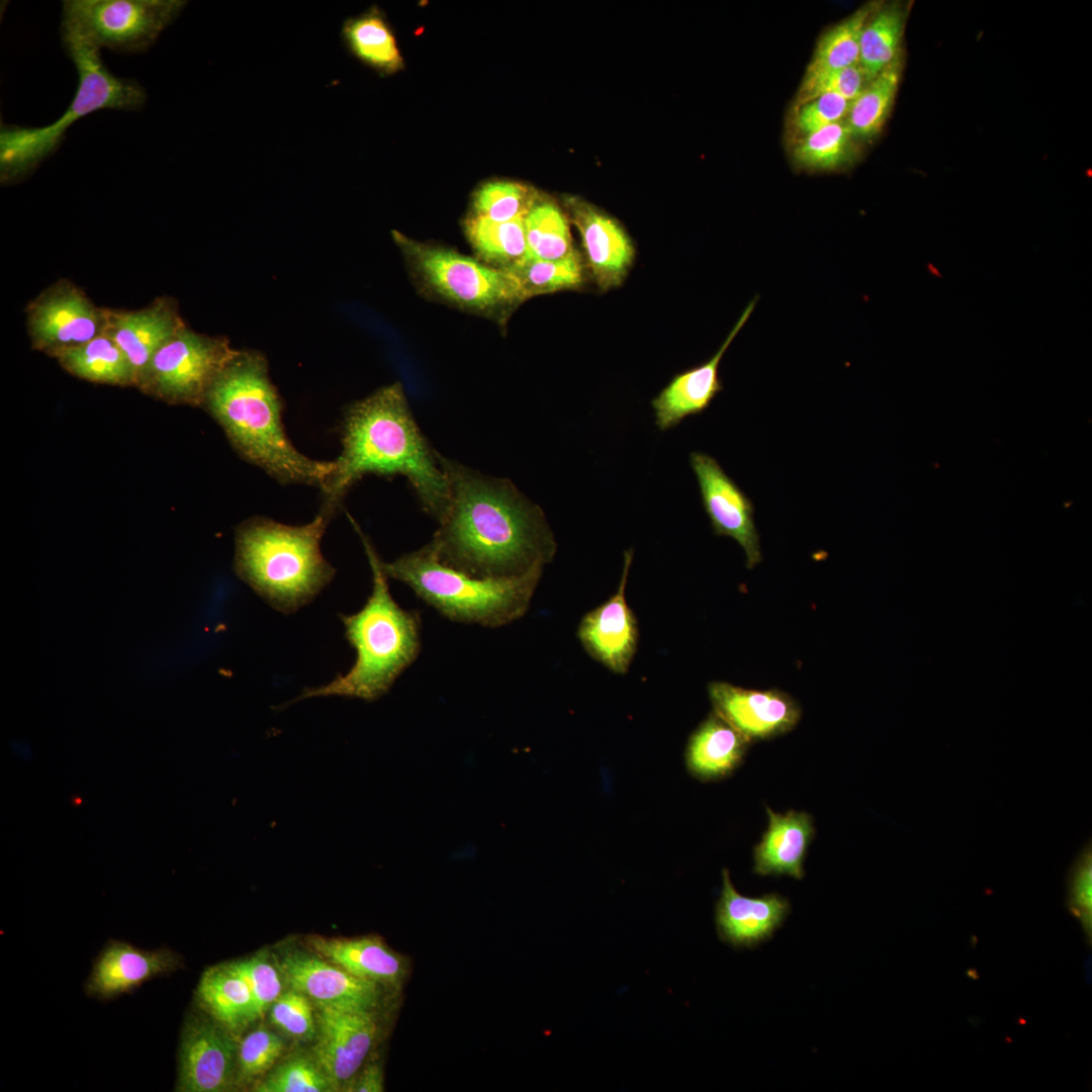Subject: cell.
Segmentation results:
<instances>
[{"instance_id":"cell-1","label":"cell","mask_w":1092,"mask_h":1092,"mask_svg":"<svg viewBox=\"0 0 1092 1092\" xmlns=\"http://www.w3.org/2000/svg\"><path fill=\"white\" fill-rule=\"evenodd\" d=\"M450 503L427 544L444 565L480 578L522 575L557 550L542 509L507 478L479 473L438 453Z\"/></svg>"},{"instance_id":"cell-2","label":"cell","mask_w":1092,"mask_h":1092,"mask_svg":"<svg viewBox=\"0 0 1092 1092\" xmlns=\"http://www.w3.org/2000/svg\"><path fill=\"white\" fill-rule=\"evenodd\" d=\"M342 452L321 487L322 508L336 514L347 491L365 474L407 478L422 509L437 522L447 512L450 490L434 451L410 410L402 384L383 386L354 402L342 426Z\"/></svg>"},{"instance_id":"cell-3","label":"cell","mask_w":1092,"mask_h":1092,"mask_svg":"<svg viewBox=\"0 0 1092 1092\" xmlns=\"http://www.w3.org/2000/svg\"><path fill=\"white\" fill-rule=\"evenodd\" d=\"M202 406L243 458L283 484L322 487L334 468V461L310 459L289 441L281 397L270 380L266 357L256 350H238Z\"/></svg>"},{"instance_id":"cell-4","label":"cell","mask_w":1092,"mask_h":1092,"mask_svg":"<svg viewBox=\"0 0 1092 1092\" xmlns=\"http://www.w3.org/2000/svg\"><path fill=\"white\" fill-rule=\"evenodd\" d=\"M372 571V593L363 608L352 615H340L345 637L356 650V660L346 674H338L327 685L305 688L289 702L339 696L373 702L384 696L396 678L418 658L421 651V617L403 610L391 597L381 559L358 525Z\"/></svg>"},{"instance_id":"cell-5","label":"cell","mask_w":1092,"mask_h":1092,"mask_svg":"<svg viewBox=\"0 0 1092 1092\" xmlns=\"http://www.w3.org/2000/svg\"><path fill=\"white\" fill-rule=\"evenodd\" d=\"M335 516L323 509L308 524L289 526L255 517L236 529L234 571L272 608L288 615L310 603L336 569L321 540Z\"/></svg>"},{"instance_id":"cell-6","label":"cell","mask_w":1092,"mask_h":1092,"mask_svg":"<svg viewBox=\"0 0 1092 1092\" xmlns=\"http://www.w3.org/2000/svg\"><path fill=\"white\" fill-rule=\"evenodd\" d=\"M78 73V87L64 113L44 126L1 123L0 181L19 182L30 175L64 141L66 131L80 118L101 109L141 110L147 92L135 80L113 75L99 50L72 37H61Z\"/></svg>"},{"instance_id":"cell-7","label":"cell","mask_w":1092,"mask_h":1092,"mask_svg":"<svg viewBox=\"0 0 1092 1092\" xmlns=\"http://www.w3.org/2000/svg\"><path fill=\"white\" fill-rule=\"evenodd\" d=\"M381 566L387 577L408 585L445 618L488 628L527 613L543 572L537 567L513 577H475L442 564L427 544Z\"/></svg>"},{"instance_id":"cell-8","label":"cell","mask_w":1092,"mask_h":1092,"mask_svg":"<svg viewBox=\"0 0 1092 1092\" xmlns=\"http://www.w3.org/2000/svg\"><path fill=\"white\" fill-rule=\"evenodd\" d=\"M413 278L430 294L464 310L503 320L524 302L513 275L456 251L393 232Z\"/></svg>"},{"instance_id":"cell-9","label":"cell","mask_w":1092,"mask_h":1092,"mask_svg":"<svg viewBox=\"0 0 1092 1092\" xmlns=\"http://www.w3.org/2000/svg\"><path fill=\"white\" fill-rule=\"evenodd\" d=\"M183 0H65L61 37L118 54L147 52L181 14Z\"/></svg>"},{"instance_id":"cell-10","label":"cell","mask_w":1092,"mask_h":1092,"mask_svg":"<svg viewBox=\"0 0 1092 1092\" xmlns=\"http://www.w3.org/2000/svg\"><path fill=\"white\" fill-rule=\"evenodd\" d=\"M238 350L221 336L187 326L153 356L136 387L170 404L202 406L211 384Z\"/></svg>"},{"instance_id":"cell-11","label":"cell","mask_w":1092,"mask_h":1092,"mask_svg":"<svg viewBox=\"0 0 1092 1092\" xmlns=\"http://www.w3.org/2000/svg\"><path fill=\"white\" fill-rule=\"evenodd\" d=\"M27 332L34 350L54 356L103 333V308L68 280H59L26 308Z\"/></svg>"},{"instance_id":"cell-12","label":"cell","mask_w":1092,"mask_h":1092,"mask_svg":"<svg viewBox=\"0 0 1092 1092\" xmlns=\"http://www.w3.org/2000/svg\"><path fill=\"white\" fill-rule=\"evenodd\" d=\"M283 981L321 1007L375 1012L382 999V987L358 978L311 949H278L274 956Z\"/></svg>"},{"instance_id":"cell-13","label":"cell","mask_w":1092,"mask_h":1092,"mask_svg":"<svg viewBox=\"0 0 1092 1092\" xmlns=\"http://www.w3.org/2000/svg\"><path fill=\"white\" fill-rule=\"evenodd\" d=\"M238 1087V1043L209 1015H193L181 1033L177 1091L224 1092Z\"/></svg>"},{"instance_id":"cell-14","label":"cell","mask_w":1092,"mask_h":1092,"mask_svg":"<svg viewBox=\"0 0 1092 1092\" xmlns=\"http://www.w3.org/2000/svg\"><path fill=\"white\" fill-rule=\"evenodd\" d=\"M690 465L714 535L735 540L744 552L746 567L753 569L762 555L752 500L713 456L692 452Z\"/></svg>"},{"instance_id":"cell-15","label":"cell","mask_w":1092,"mask_h":1092,"mask_svg":"<svg viewBox=\"0 0 1092 1092\" xmlns=\"http://www.w3.org/2000/svg\"><path fill=\"white\" fill-rule=\"evenodd\" d=\"M634 550L624 552L617 592L581 618L576 636L585 652L616 674L629 671L638 650L639 626L626 600V586Z\"/></svg>"},{"instance_id":"cell-16","label":"cell","mask_w":1092,"mask_h":1092,"mask_svg":"<svg viewBox=\"0 0 1092 1092\" xmlns=\"http://www.w3.org/2000/svg\"><path fill=\"white\" fill-rule=\"evenodd\" d=\"M311 1055L334 1091H343L367 1063L379 1034L375 1012L321 1007Z\"/></svg>"},{"instance_id":"cell-17","label":"cell","mask_w":1092,"mask_h":1092,"mask_svg":"<svg viewBox=\"0 0 1092 1092\" xmlns=\"http://www.w3.org/2000/svg\"><path fill=\"white\" fill-rule=\"evenodd\" d=\"M707 690L713 711L751 743L789 733L802 717L799 702L780 689L754 690L713 680Z\"/></svg>"},{"instance_id":"cell-18","label":"cell","mask_w":1092,"mask_h":1092,"mask_svg":"<svg viewBox=\"0 0 1092 1092\" xmlns=\"http://www.w3.org/2000/svg\"><path fill=\"white\" fill-rule=\"evenodd\" d=\"M104 330L129 362L135 387L155 353L186 327L176 301L167 296L156 298L138 310L103 308Z\"/></svg>"},{"instance_id":"cell-19","label":"cell","mask_w":1092,"mask_h":1092,"mask_svg":"<svg viewBox=\"0 0 1092 1092\" xmlns=\"http://www.w3.org/2000/svg\"><path fill=\"white\" fill-rule=\"evenodd\" d=\"M758 297L743 310L718 351L706 362L676 374L651 400L656 427L664 432L678 426L686 418L701 415L723 390L719 364L740 330L748 321Z\"/></svg>"},{"instance_id":"cell-20","label":"cell","mask_w":1092,"mask_h":1092,"mask_svg":"<svg viewBox=\"0 0 1092 1092\" xmlns=\"http://www.w3.org/2000/svg\"><path fill=\"white\" fill-rule=\"evenodd\" d=\"M722 877L715 908L719 938L735 947H752L769 939L791 912L789 900L778 893L743 896L735 890L728 870H723Z\"/></svg>"},{"instance_id":"cell-21","label":"cell","mask_w":1092,"mask_h":1092,"mask_svg":"<svg viewBox=\"0 0 1092 1092\" xmlns=\"http://www.w3.org/2000/svg\"><path fill=\"white\" fill-rule=\"evenodd\" d=\"M568 207L597 283L603 289L620 285L634 260L630 238L612 217L588 203L570 199Z\"/></svg>"},{"instance_id":"cell-22","label":"cell","mask_w":1092,"mask_h":1092,"mask_svg":"<svg viewBox=\"0 0 1092 1092\" xmlns=\"http://www.w3.org/2000/svg\"><path fill=\"white\" fill-rule=\"evenodd\" d=\"M180 967L181 958L170 949L143 950L122 941H111L95 962L86 992L109 999Z\"/></svg>"},{"instance_id":"cell-23","label":"cell","mask_w":1092,"mask_h":1092,"mask_svg":"<svg viewBox=\"0 0 1092 1092\" xmlns=\"http://www.w3.org/2000/svg\"><path fill=\"white\" fill-rule=\"evenodd\" d=\"M309 949L350 974L383 987L399 989L408 974L403 956L390 948L376 935L359 937H306Z\"/></svg>"},{"instance_id":"cell-24","label":"cell","mask_w":1092,"mask_h":1092,"mask_svg":"<svg viewBox=\"0 0 1092 1092\" xmlns=\"http://www.w3.org/2000/svg\"><path fill=\"white\" fill-rule=\"evenodd\" d=\"M768 825L753 848V873L759 876L805 877L804 861L815 835L813 817L804 811L776 813L765 807Z\"/></svg>"},{"instance_id":"cell-25","label":"cell","mask_w":1092,"mask_h":1092,"mask_svg":"<svg viewBox=\"0 0 1092 1092\" xmlns=\"http://www.w3.org/2000/svg\"><path fill=\"white\" fill-rule=\"evenodd\" d=\"M750 744L745 736L712 711L689 738L688 769L701 781L726 778L742 762Z\"/></svg>"},{"instance_id":"cell-26","label":"cell","mask_w":1092,"mask_h":1092,"mask_svg":"<svg viewBox=\"0 0 1092 1092\" xmlns=\"http://www.w3.org/2000/svg\"><path fill=\"white\" fill-rule=\"evenodd\" d=\"M197 996L207 1014L233 1033L258 1019L249 984L234 962L208 968Z\"/></svg>"},{"instance_id":"cell-27","label":"cell","mask_w":1092,"mask_h":1092,"mask_svg":"<svg viewBox=\"0 0 1092 1092\" xmlns=\"http://www.w3.org/2000/svg\"><path fill=\"white\" fill-rule=\"evenodd\" d=\"M909 3L882 4L867 21L859 40L858 66L868 82L901 57Z\"/></svg>"},{"instance_id":"cell-28","label":"cell","mask_w":1092,"mask_h":1092,"mask_svg":"<svg viewBox=\"0 0 1092 1092\" xmlns=\"http://www.w3.org/2000/svg\"><path fill=\"white\" fill-rule=\"evenodd\" d=\"M59 364L81 379L118 386H135V377L126 357L105 333L55 354Z\"/></svg>"},{"instance_id":"cell-29","label":"cell","mask_w":1092,"mask_h":1092,"mask_svg":"<svg viewBox=\"0 0 1092 1092\" xmlns=\"http://www.w3.org/2000/svg\"><path fill=\"white\" fill-rule=\"evenodd\" d=\"M341 35L348 50L360 61L382 73L402 66L395 37L381 13L372 8L344 21Z\"/></svg>"},{"instance_id":"cell-30","label":"cell","mask_w":1092,"mask_h":1092,"mask_svg":"<svg viewBox=\"0 0 1092 1092\" xmlns=\"http://www.w3.org/2000/svg\"><path fill=\"white\" fill-rule=\"evenodd\" d=\"M859 141L845 120L827 125L795 141L794 166L808 172H834L851 166L858 158Z\"/></svg>"},{"instance_id":"cell-31","label":"cell","mask_w":1092,"mask_h":1092,"mask_svg":"<svg viewBox=\"0 0 1092 1092\" xmlns=\"http://www.w3.org/2000/svg\"><path fill=\"white\" fill-rule=\"evenodd\" d=\"M464 230L479 261L488 266L507 270L528 256L524 217L496 222L472 214Z\"/></svg>"},{"instance_id":"cell-32","label":"cell","mask_w":1092,"mask_h":1092,"mask_svg":"<svg viewBox=\"0 0 1092 1092\" xmlns=\"http://www.w3.org/2000/svg\"><path fill=\"white\" fill-rule=\"evenodd\" d=\"M901 71L902 57L869 82L850 102L844 120L857 141L871 140L881 132L895 101Z\"/></svg>"},{"instance_id":"cell-33","label":"cell","mask_w":1092,"mask_h":1092,"mask_svg":"<svg viewBox=\"0 0 1092 1092\" xmlns=\"http://www.w3.org/2000/svg\"><path fill=\"white\" fill-rule=\"evenodd\" d=\"M881 4L868 2L826 30L817 42L805 76L858 65L862 29Z\"/></svg>"},{"instance_id":"cell-34","label":"cell","mask_w":1092,"mask_h":1092,"mask_svg":"<svg viewBox=\"0 0 1092 1092\" xmlns=\"http://www.w3.org/2000/svg\"><path fill=\"white\" fill-rule=\"evenodd\" d=\"M507 271L515 278L524 301L541 294L579 287L584 273L576 251L559 260L526 256Z\"/></svg>"},{"instance_id":"cell-35","label":"cell","mask_w":1092,"mask_h":1092,"mask_svg":"<svg viewBox=\"0 0 1092 1092\" xmlns=\"http://www.w3.org/2000/svg\"><path fill=\"white\" fill-rule=\"evenodd\" d=\"M524 226L530 257L559 260L575 251L568 219L553 201L539 197L524 216Z\"/></svg>"},{"instance_id":"cell-36","label":"cell","mask_w":1092,"mask_h":1092,"mask_svg":"<svg viewBox=\"0 0 1092 1092\" xmlns=\"http://www.w3.org/2000/svg\"><path fill=\"white\" fill-rule=\"evenodd\" d=\"M538 198L533 188L519 182H488L474 195L473 215L496 222L510 221L524 217Z\"/></svg>"},{"instance_id":"cell-37","label":"cell","mask_w":1092,"mask_h":1092,"mask_svg":"<svg viewBox=\"0 0 1092 1092\" xmlns=\"http://www.w3.org/2000/svg\"><path fill=\"white\" fill-rule=\"evenodd\" d=\"M256 1092H329L334 1088L312 1055L287 1058L253 1084Z\"/></svg>"},{"instance_id":"cell-38","label":"cell","mask_w":1092,"mask_h":1092,"mask_svg":"<svg viewBox=\"0 0 1092 1092\" xmlns=\"http://www.w3.org/2000/svg\"><path fill=\"white\" fill-rule=\"evenodd\" d=\"M283 1051V1039L266 1026L247 1034L238 1044V1086L256 1083L277 1063Z\"/></svg>"},{"instance_id":"cell-39","label":"cell","mask_w":1092,"mask_h":1092,"mask_svg":"<svg viewBox=\"0 0 1092 1092\" xmlns=\"http://www.w3.org/2000/svg\"><path fill=\"white\" fill-rule=\"evenodd\" d=\"M312 1001L304 994L290 989L274 1001L269 1008L271 1023L286 1036L308 1041L316 1036V1014Z\"/></svg>"},{"instance_id":"cell-40","label":"cell","mask_w":1092,"mask_h":1092,"mask_svg":"<svg viewBox=\"0 0 1092 1092\" xmlns=\"http://www.w3.org/2000/svg\"><path fill=\"white\" fill-rule=\"evenodd\" d=\"M1066 906L1091 938L1092 929V840L1080 848L1067 873Z\"/></svg>"},{"instance_id":"cell-41","label":"cell","mask_w":1092,"mask_h":1092,"mask_svg":"<svg viewBox=\"0 0 1092 1092\" xmlns=\"http://www.w3.org/2000/svg\"><path fill=\"white\" fill-rule=\"evenodd\" d=\"M234 963L249 984L258 1018H261L282 993V975L277 963L266 952Z\"/></svg>"},{"instance_id":"cell-42","label":"cell","mask_w":1092,"mask_h":1092,"mask_svg":"<svg viewBox=\"0 0 1092 1092\" xmlns=\"http://www.w3.org/2000/svg\"><path fill=\"white\" fill-rule=\"evenodd\" d=\"M868 84L858 65L804 76L795 106L825 94H836L851 102Z\"/></svg>"},{"instance_id":"cell-43","label":"cell","mask_w":1092,"mask_h":1092,"mask_svg":"<svg viewBox=\"0 0 1092 1092\" xmlns=\"http://www.w3.org/2000/svg\"><path fill=\"white\" fill-rule=\"evenodd\" d=\"M850 101L836 94L818 96L795 106L790 126L795 141L846 117Z\"/></svg>"},{"instance_id":"cell-44","label":"cell","mask_w":1092,"mask_h":1092,"mask_svg":"<svg viewBox=\"0 0 1092 1092\" xmlns=\"http://www.w3.org/2000/svg\"><path fill=\"white\" fill-rule=\"evenodd\" d=\"M345 1092H382L384 1076L378 1062L366 1063L344 1088Z\"/></svg>"}]
</instances>
